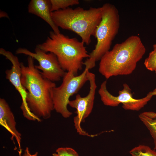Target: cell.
<instances>
[{
  "label": "cell",
  "instance_id": "cell-3",
  "mask_svg": "<svg viewBox=\"0 0 156 156\" xmlns=\"http://www.w3.org/2000/svg\"><path fill=\"white\" fill-rule=\"evenodd\" d=\"M84 44L76 38H69L52 31L50 32L45 42L36 47L46 53L54 54L63 70L72 71L77 75L82 69L83 59L90 56Z\"/></svg>",
  "mask_w": 156,
  "mask_h": 156
},
{
  "label": "cell",
  "instance_id": "cell-9",
  "mask_svg": "<svg viewBox=\"0 0 156 156\" xmlns=\"http://www.w3.org/2000/svg\"><path fill=\"white\" fill-rule=\"evenodd\" d=\"M88 77L90 84L88 94L84 97H81L79 94H77L75 99L69 101L68 105L76 110L75 112L77 116L74 117L73 121L77 132L81 135L93 137L94 135H89L83 130L81 126V123L85 122V119L92 112L97 88L94 74L88 71Z\"/></svg>",
  "mask_w": 156,
  "mask_h": 156
},
{
  "label": "cell",
  "instance_id": "cell-18",
  "mask_svg": "<svg viewBox=\"0 0 156 156\" xmlns=\"http://www.w3.org/2000/svg\"><path fill=\"white\" fill-rule=\"evenodd\" d=\"M38 153L36 152L34 154H31L30 153L29 149L27 147L25 150L23 156H38Z\"/></svg>",
  "mask_w": 156,
  "mask_h": 156
},
{
  "label": "cell",
  "instance_id": "cell-20",
  "mask_svg": "<svg viewBox=\"0 0 156 156\" xmlns=\"http://www.w3.org/2000/svg\"><path fill=\"white\" fill-rule=\"evenodd\" d=\"M18 154H19V156H23V155H22V150L21 149H20L19 151H18Z\"/></svg>",
  "mask_w": 156,
  "mask_h": 156
},
{
  "label": "cell",
  "instance_id": "cell-8",
  "mask_svg": "<svg viewBox=\"0 0 156 156\" xmlns=\"http://www.w3.org/2000/svg\"><path fill=\"white\" fill-rule=\"evenodd\" d=\"M16 53L28 55L36 60L39 65H35V67L41 71L40 73L44 78L52 82L60 81L66 74L56 57L52 53H47L37 47L34 52L25 48H20L16 51Z\"/></svg>",
  "mask_w": 156,
  "mask_h": 156
},
{
  "label": "cell",
  "instance_id": "cell-5",
  "mask_svg": "<svg viewBox=\"0 0 156 156\" xmlns=\"http://www.w3.org/2000/svg\"><path fill=\"white\" fill-rule=\"evenodd\" d=\"M102 19L95 31L97 43L94 50L89 54L83 65L91 69L96 62L110 50L112 41L118 34L120 23L118 11L114 5L104 4L101 7Z\"/></svg>",
  "mask_w": 156,
  "mask_h": 156
},
{
  "label": "cell",
  "instance_id": "cell-21",
  "mask_svg": "<svg viewBox=\"0 0 156 156\" xmlns=\"http://www.w3.org/2000/svg\"><path fill=\"white\" fill-rule=\"evenodd\" d=\"M155 72L156 73V70L155 71ZM153 91L154 92L155 95H156V88Z\"/></svg>",
  "mask_w": 156,
  "mask_h": 156
},
{
  "label": "cell",
  "instance_id": "cell-16",
  "mask_svg": "<svg viewBox=\"0 0 156 156\" xmlns=\"http://www.w3.org/2000/svg\"><path fill=\"white\" fill-rule=\"evenodd\" d=\"M153 50L150 53L144 63L146 68L151 71L156 70V44L153 45Z\"/></svg>",
  "mask_w": 156,
  "mask_h": 156
},
{
  "label": "cell",
  "instance_id": "cell-10",
  "mask_svg": "<svg viewBox=\"0 0 156 156\" xmlns=\"http://www.w3.org/2000/svg\"><path fill=\"white\" fill-rule=\"evenodd\" d=\"M0 54L5 57L12 63V65L11 68L5 71L6 78L14 86L21 96L22 103L21 109L24 116L29 120H36L37 117L31 111L26 102L27 92L21 83V64L18 57L11 52L2 48L0 49Z\"/></svg>",
  "mask_w": 156,
  "mask_h": 156
},
{
  "label": "cell",
  "instance_id": "cell-17",
  "mask_svg": "<svg viewBox=\"0 0 156 156\" xmlns=\"http://www.w3.org/2000/svg\"><path fill=\"white\" fill-rule=\"evenodd\" d=\"M56 151L57 153L53 154V156H79L74 149L69 147L59 148Z\"/></svg>",
  "mask_w": 156,
  "mask_h": 156
},
{
  "label": "cell",
  "instance_id": "cell-2",
  "mask_svg": "<svg viewBox=\"0 0 156 156\" xmlns=\"http://www.w3.org/2000/svg\"><path fill=\"white\" fill-rule=\"evenodd\" d=\"M140 38L131 36L124 42L116 44L100 60L99 71L106 79L119 75H128L135 69L137 63L146 52Z\"/></svg>",
  "mask_w": 156,
  "mask_h": 156
},
{
  "label": "cell",
  "instance_id": "cell-4",
  "mask_svg": "<svg viewBox=\"0 0 156 156\" xmlns=\"http://www.w3.org/2000/svg\"><path fill=\"white\" fill-rule=\"evenodd\" d=\"M51 15L58 27L74 32L87 45L91 42V36H95L102 16L101 7H91L88 10L80 7H69L52 12Z\"/></svg>",
  "mask_w": 156,
  "mask_h": 156
},
{
  "label": "cell",
  "instance_id": "cell-13",
  "mask_svg": "<svg viewBox=\"0 0 156 156\" xmlns=\"http://www.w3.org/2000/svg\"><path fill=\"white\" fill-rule=\"evenodd\" d=\"M139 118L149 130L154 140V149H156V113L144 112L139 115Z\"/></svg>",
  "mask_w": 156,
  "mask_h": 156
},
{
  "label": "cell",
  "instance_id": "cell-11",
  "mask_svg": "<svg viewBox=\"0 0 156 156\" xmlns=\"http://www.w3.org/2000/svg\"><path fill=\"white\" fill-rule=\"evenodd\" d=\"M0 124L11 135V139L15 138L19 148L21 149V134L16 128V122L13 113L8 104L3 98L0 99Z\"/></svg>",
  "mask_w": 156,
  "mask_h": 156
},
{
  "label": "cell",
  "instance_id": "cell-12",
  "mask_svg": "<svg viewBox=\"0 0 156 156\" xmlns=\"http://www.w3.org/2000/svg\"><path fill=\"white\" fill-rule=\"evenodd\" d=\"M51 8L50 0H32L29 3L28 11L43 19L49 25L55 33H60L59 27L52 19Z\"/></svg>",
  "mask_w": 156,
  "mask_h": 156
},
{
  "label": "cell",
  "instance_id": "cell-19",
  "mask_svg": "<svg viewBox=\"0 0 156 156\" xmlns=\"http://www.w3.org/2000/svg\"><path fill=\"white\" fill-rule=\"evenodd\" d=\"M8 17V16L5 12H1L0 13V17Z\"/></svg>",
  "mask_w": 156,
  "mask_h": 156
},
{
  "label": "cell",
  "instance_id": "cell-6",
  "mask_svg": "<svg viewBox=\"0 0 156 156\" xmlns=\"http://www.w3.org/2000/svg\"><path fill=\"white\" fill-rule=\"evenodd\" d=\"M89 69L85 67L83 72L76 75L72 71L66 73L62 82L58 87H55L51 92L54 109L64 118H68L72 113L69 111L67 105L70 97L77 93L86 82L88 81V73Z\"/></svg>",
  "mask_w": 156,
  "mask_h": 156
},
{
  "label": "cell",
  "instance_id": "cell-7",
  "mask_svg": "<svg viewBox=\"0 0 156 156\" xmlns=\"http://www.w3.org/2000/svg\"><path fill=\"white\" fill-rule=\"evenodd\" d=\"M107 81L101 84L98 91L101 101L106 106L116 107L120 103L125 110L138 111L143 108L155 95L153 91L149 92L145 97L140 99L133 98L131 90L127 83L123 84V89L118 92V95L114 96L111 94L107 88Z\"/></svg>",
  "mask_w": 156,
  "mask_h": 156
},
{
  "label": "cell",
  "instance_id": "cell-1",
  "mask_svg": "<svg viewBox=\"0 0 156 156\" xmlns=\"http://www.w3.org/2000/svg\"><path fill=\"white\" fill-rule=\"evenodd\" d=\"M28 65L21 63V81L27 92L26 102L31 111L40 118H49L54 109L51 95L55 83L44 78L35 67L34 59L28 56Z\"/></svg>",
  "mask_w": 156,
  "mask_h": 156
},
{
  "label": "cell",
  "instance_id": "cell-15",
  "mask_svg": "<svg viewBox=\"0 0 156 156\" xmlns=\"http://www.w3.org/2000/svg\"><path fill=\"white\" fill-rule=\"evenodd\" d=\"M129 153L132 156H156V151L149 146L139 145L131 149Z\"/></svg>",
  "mask_w": 156,
  "mask_h": 156
},
{
  "label": "cell",
  "instance_id": "cell-14",
  "mask_svg": "<svg viewBox=\"0 0 156 156\" xmlns=\"http://www.w3.org/2000/svg\"><path fill=\"white\" fill-rule=\"evenodd\" d=\"M51 6V11L55 12L59 10H64L70 6L78 5V0H50Z\"/></svg>",
  "mask_w": 156,
  "mask_h": 156
}]
</instances>
